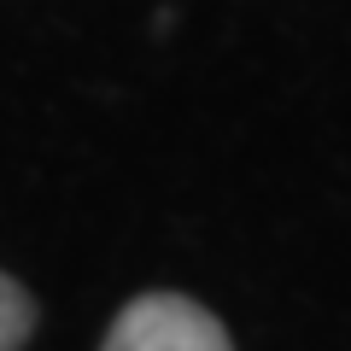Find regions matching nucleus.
I'll return each instance as SVG.
<instances>
[{"instance_id": "1", "label": "nucleus", "mask_w": 351, "mask_h": 351, "mask_svg": "<svg viewBox=\"0 0 351 351\" xmlns=\"http://www.w3.org/2000/svg\"><path fill=\"white\" fill-rule=\"evenodd\" d=\"M100 351H234V339L188 293H141L117 311Z\"/></svg>"}, {"instance_id": "2", "label": "nucleus", "mask_w": 351, "mask_h": 351, "mask_svg": "<svg viewBox=\"0 0 351 351\" xmlns=\"http://www.w3.org/2000/svg\"><path fill=\"white\" fill-rule=\"evenodd\" d=\"M29 334H36V299L0 269V351H24Z\"/></svg>"}]
</instances>
